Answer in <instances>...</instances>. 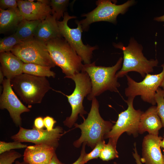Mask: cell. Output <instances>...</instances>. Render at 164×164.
I'll list each match as a JSON object with an SVG mask.
<instances>
[{"label": "cell", "mask_w": 164, "mask_h": 164, "mask_svg": "<svg viewBox=\"0 0 164 164\" xmlns=\"http://www.w3.org/2000/svg\"><path fill=\"white\" fill-rule=\"evenodd\" d=\"M91 106L87 118H83L80 124L75 123V128L81 130L79 138L75 141L73 145L79 147L83 143L93 149L99 142L104 140V137L111 129L113 124L109 121L104 120L99 112V104L96 97L92 100Z\"/></svg>", "instance_id": "obj_1"}, {"label": "cell", "mask_w": 164, "mask_h": 164, "mask_svg": "<svg viewBox=\"0 0 164 164\" xmlns=\"http://www.w3.org/2000/svg\"><path fill=\"white\" fill-rule=\"evenodd\" d=\"M123 61V58L120 57L112 67L97 66L95 62L83 65L82 71L88 74L92 84L91 92L87 96L88 100H92L107 91L118 92L120 84L116 74L122 67Z\"/></svg>", "instance_id": "obj_2"}, {"label": "cell", "mask_w": 164, "mask_h": 164, "mask_svg": "<svg viewBox=\"0 0 164 164\" xmlns=\"http://www.w3.org/2000/svg\"><path fill=\"white\" fill-rule=\"evenodd\" d=\"M114 47L121 50L123 53V62L121 70L116 73L118 78L126 76L131 71L139 73L142 77L153 71V68L157 67V59L148 60L142 53L143 47L134 38H131L127 46L121 43L113 44Z\"/></svg>", "instance_id": "obj_3"}, {"label": "cell", "mask_w": 164, "mask_h": 164, "mask_svg": "<svg viewBox=\"0 0 164 164\" xmlns=\"http://www.w3.org/2000/svg\"><path fill=\"white\" fill-rule=\"evenodd\" d=\"M56 66L60 67L65 78L70 77L82 70V59L63 37L50 40L45 43Z\"/></svg>", "instance_id": "obj_4"}, {"label": "cell", "mask_w": 164, "mask_h": 164, "mask_svg": "<svg viewBox=\"0 0 164 164\" xmlns=\"http://www.w3.org/2000/svg\"><path fill=\"white\" fill-rule=\"evenodd\" d=\"M11 86L23 101L28 104L40 103L51 89L46 77L22 73L10 80Z\"/></svg>", "instance_id": "obj_5"}, {"label": "cell", "mask_w": 164, "mask_h": 164, "mask_svg": "<svg viewBox=\"0 0 164 164\" xmlns=\"http://www.w3.org/2000/svg\"><path fill=\"white\" fill-rule=\"evenodd\" d=\"M69 78L72 80L75 84V88L71 94L67 95L60 91L53 90L62 94L67 98L71 108L72 112L70 116L66 118L63 123L64 125L70 128L77 120L79 114L83 119L84 118V115L87 113L84 109L83 102L84 97L90 94L92 84L88 75L83 71Z\"/></svg>", "instance_id": "obj_6"}, {"label": "cell", "mask_w": 164, "mask_h": 164, "mask_svg": "<svg viewBox=\"0 0 164 164\" xmlns=\"http://www.w3.org/2000/svg\"><path fill=\"white\" fill-rule=\"evenodd\" d=\"M135 2L134 0H130L117 5L111 0H98L96 2L97 7L91 12L82 15L85 17V19L78 22L84 31L86 30L91 24L95 22L106 21L116 23L118 15L125 14Z\"/></svg>", "instance_id": "obj_7"}, {"label": "cell", "mask_w": 164, "mask_h": 164, "mask_svg": "<svg viewBox=\"0 0 164 164\" xmlns=\"http://www.w3.org/2000/svg\"><path fill=\"white\" fill-rule=\"evenodd\" d=\"M10 52L24 63H35L51 68L56 66L45 43L35 38L21 42Z\"/></svg>", "instance_id": "obj_8"}, {"label": "cell", "mask_w": 164, "mask_h": 164, "mask_svg": "<svg viewBox=\"0 0 164 164\" xmlns=\"http://www.w3.org/2000/svg\"><path fill=\"white\" fill-rule=\"evenodd\" d=\"M161 66L162 70L161 73L155 74H147L144 79L140 82L135 81L126 75L128 87L125 90L126 96L135 98L140 96L144 101L155 105L156 104L155 94L164 77V63Z\"/></svg>", "instance_id": "obj_9"}, {"label": "cell", "mask_w": 164, "mask_h": 164, "mask_svg": "<svg viewBox=\"0 0 164 164\" xmlns=\"http://www.w3.org/2000/svg\"><path fill=\"white\" fill-rule=\"evenodd\" d=\"M134 98L128 97L125 101L128 105L126 110L118 114V118L111 129L105 135L104 139L110 138L117 144L121 135L126 132L134 137L138 135V128L140 117L144 112L135 110L133 103Z\"/></svg>", "instance_id": "obj_10"}, {"label": "cell", "mask_w": 164, "mask_h": 164, "mask_svg": "<svg viewBox=\"0 0 164 164\" xmlns=\"http://www.w3.org/2000/svg\"><path fill=\"white\" fill-rule=\"evenodd\" d=\"M76 17L70 16L68 12H65L62 21H57L60 33L70 46L81 58L85 64L91 63L93 51L97 49L96 46H91L84 45L82 40L83 29L78 21H76L77 27L71 28L68 25V21L75 19Z\"/></svg>", "instance_id": "obj_11"}, {"label": "cell", "mask_w": 164, "mask_h": 164, "mask_svg": "<svg viewBox=\"0 0 164 164\" xmlns=\"http://www.w3.org/2000/svg\"><path fill=\"white\" fill-rule=\"evenodd\" d=\"M60 126L56 127L51 131L46 129H38L33 128L27 129L19 127L18 132L11 136L14 141L20 142H29L35 144H45L53 147L55 149L59 145V141L65 133Z\"/></svg>", "instance_id": "obj_12"}, {"label": "cell", "mask_w": 164, "mask_h": 164, "mask_svg": "<svg viewBox=\"0 0 164 164\" xmlns=\"http://www.w3.org/2000/svg\"><path fill=\"white\" fill-rule=\"evenodd\" d=\"M2 84L3 92L0 98V108L7 109L16 126H21V114L29 112L30 110L17 97L11 86L10 79H4Z\"/></svg>", "instance_id": "obj_13"}, {"label": "cell", "mask_w": 164, "mask_h": 164, "mask_svg": "<svg viewBox=\"0 0 164 164\" xmlns=\"http://www.w3.org/2000/svg\"><path fill=\"white\" fill-rule=\"evenodd\" d=\"M18 0V8L24 19L42 21L51 13L50 1Z\"/></svg>", "instance_id": "obj_14"}, {"label": "cell", "mask_w": 164, "mask_h": 164, "mask_svg": "<svg viewBox=\"0 0 164 164\" xmlns=\"http://www.w3.org/2000/svg\"><path fill=\"white\" fill-rule=\"evenodd\" d=\"M161 136L148 134L144 137L142 144L141 161L145 164H164L160 143Z\"/></svg>", "instance_id": "obj_15"}, {"label": "cell", "mask_w": 164, "mask_h": 164, "mask_svg": "<svg viewBox=\"0 0 164 164\" xmlns=\"http://www.w3.org/2000/svg\"><path fill=\"white\" fill-rule=\"evenodd\" d=\"M56 149L45 144L27 146L23 155L24 161L29 164H48Z\"/></svg>", "instance_id": "obj_16"}, {"label": "cell", "mask_w": 164, "mask_h": 164, "mask_svg": "<svg viewBox=\"0 0 164 164\" xmlns=\"http://www.w3.org/2000/svg\"><path fill=\"white\" fill-rule=\"evenodd\" d=\"M162 127L161 120L157 113L156 106L153 105L142 114L138 133L147 132L149 134L158 136L159 131Z\"/></svg>", "instance_id": "obj_17"}, {"label": "cell", "mask_w": 164, "mask_h": 164, "mask_svg": "<svg viewBox=\"0 0 164 164\" xmlns=\"http://www.w3.org/2000/svg\"><path fill=\"white\" fill-rule=\"evenodd\" d=\"M62 37L56 18L52 15L41 21L37 26L34 38L44 43L53 39Z\"/></svg>", "instance_id": "obj_18"}, {"label": "cell", "mask_w": 164, "mask_h": 164, "mask_svg": "<svg viewBox=\"0 0 164 164\" xmlns=\"http://www.w3.org/2000/svg\"><path fill=\"white\" fill-rule=\"evenodd\" d=\"M0 69L7 79L10 80L23 73L24 63L11 52L0 54Z\"/></svg>", "instance_id": "obj_19"}, {"label": "cell", "mask_w": 164, "mask_h": 164, "mask_svg": "<svg viewBox=\"0 0 164 164\" xmlns=\"http://www.w3.org/2000/svg\"><path fill=\"white\" fill-rule=\"evenodd\" d=\"M18 7L3 10L0 9V33L16 29L23 19Z\"/></svg>", "instance_id": "obj_20"}, {"label": "cell", "mask_w": 164, "mask_h": 164, "mask_svg": "<svg viewBox=\"0 0 164 164\" xmlns=\"http://www.w3.org/2000/svg\"><path fill=\"white\" fill-rule=\"evenodd\" d=\"M41 21L23 19L18 25L15 33L22 42L32 39L34 38L37 26Z\"/></svg>", "instance_id": "obj_21"}, {"label": "cell", "mask_w": 164, "mask_h": 164, "mask_svg": "<svg viewBox=\"0 0 164 164\" xmlns=\"http://www.w3.org/2000/svg\"><path fill=\"white\" fill-rule=\"evenodd\" d=\"M50 69V67L39 64L24 63L23 73L36 76L54 78L56 74Z\"/></svg>", "instance_id": "obj_22"}, {"label": "cell", "mask_w": 164, "mask_h": 164, "mask_svg": "<svg viewBox=\"0 0 164 164\" xmlns=\"http://www.w3.org/2000/svg\"><path fill=\"white\" fill-rule=\"evenodd\" d=\"M117 144L110 138L107 144H105L101 151L99 158L103 161H108L119 157L116 148Z\"/></svg>", "instance_id": "obj_23"}, {"label": "cell", "mask_w": 164, "mask_h": 164, "mask_svg": "<svg viewBox=\"0 0 164 164\" xmlns=\"http://www.w3.org/2000/svg\"><path fill=\"white\" fill-rule=\"evenodd\" d=\"M69 2V1L68 0L50 1L51 13L52 15L55 17L57 21H59L61 17H63Z\"/></svg>", "instance_id": "obj_24"}, {"label": "cell", "mask_w": 164, "mask_h": 164, "mask_svg": "<svg viewBox=\"0 0 164 164\" xmlns=\"http://www.w3.org/2000/svg\"><path fill=\"white\" fill-rule=\"evenodd\" d=\"M22 42L15 33L1 39L0 53L11 51L16 45Z\"/></svg>", "instance_id": "obj_25"}, {"label": "cell", "mask_w": 164, "mask_h": 164, "mask_svg": "<svg viewBox=\"0 0 164 164\" xmlns=\"http://www.w3.org/2000/svg\"><path fill=\"white\" fill-rule=\"evenodd\" d=\"M157 113L159 117L164 129V90L159 87L155 96Z\"/></svg>", "instance_id": "obj_26"}, {"label": "cell", "mask_w": 164, "mask_h": 164, "mask_svg": "<svg viewBox=\"0 0 164 164\" xmlns=\"http://www.w3.org/2000/svg\"><path fill=\"white\" fill-rule=\"evenodd\" d=\"M22 156L21 154L13 150L6 152L0 155V164H12L16 159Z\"/></svg>", "instance_id": "obj_27"}, {"label": "cell", "mask_w": 164, "mask_h": 164, "mask_svg": "<svg viewBox=\"0 0 164 164\" xmlns=\"http://www.w3.org/2000/svg\"><path fill=\"white\" fill-rule=\"evenodd\" d=\"M27 147V145L22 144L19 142L14 141L8 142L0 141V154L13 149L26 148Z\"/></svg>", "instance_id": "obj_28"}, {"label": "cell", "mask_w": 164, "mask_h": 164, "mask_svg": "<svg viewBox=\"0 0 164 164\" xmlns=\"http://www.w3.org/2000/svg\"><path fill=\"white\" fill-rule=\"evenodd\" d=\"M105 144L104 140L99 142L96 144L92 151L88 153H86L84 159L85 163L91 159H97L99 157L101 152Z\"/></svg>", "instance_id": "obj_29"}, {"label": "cell", "mask_w": 164, "mask_h": 164, "mask_svg": "<svg viewBox=\"0 0 164 164\" xmlns=\"http://www.w3.org/2000/svg\"><path fill=\"white\" fill-rule=\"evenodd\" d=\"M17 7H18V0H0V9L5 10V9H8Z\"/></svg>", "instance_id": "obj_30"}, {"label": "cell", "mask_w": 164, "mask_h": 164, "mask_svg": "<svg viewBox=\"0 0 164 164\" xmlns=\"http://www.w3.org/2000/svg\"><path fill=\"white\" fill-rule=\"evenodd\" d=\"M44 126L49 131H52L53 129V126L56 122V121L52 117L47 116L43 118Z\"/></svg>", "instance_id": "obj_31"}, {"label": "cell", "mask_w": 164, "mask_h": 164, "mask_svg": "<svg viewBox=\"0 0 164 164\" xmlns=\"http://www.w3.org/2000/svg\"><path fill=\"white\" fill-rule=\"evenodd\" d=\"M44 127L43 118L41 117H38L35 119L33 128L38 129H43Z\"/></svg>", "instance_id": "obj_32"}, {"label": "cell", "mask_w": 164, "mask_h": 164, "mask_svg": "<svg viewBox=\"0 0 164 164\" xmlns=\"http://www.w3.org/2000/svg\"><path fill=\"white\" fill-rule=\"evenodd\" d=\"M86 144L85 143L82 144V147L80 156L78 159L72 164H85L84 157L86 154L85 151V147Z\"/></svg>", "instance_id": "obj_33"}, {"label": "cell", "mask_w": 164, "mask_h": 164, "mask_svg": "<svg viewBox=\"0 0 164 164\" xmlns=\"http://www.w3.org/2000/svg\"><path fill=\"white\" fill-rule=\"evenodd\" d=\"M134 146V147L133 149L134 152H132V155L135 160V162L136 164H142V163L141 161L140 157L138 153L136 143H135Z\"/></svg>", "instance_id": "obj_34"}, {"label": "cell", "mask_w": 164, "mask_h": 164, "mask_svg": "<svg viewBox=\"0 0 164 164\" xmlns=\"http://www.w3.org/2000/svg\"><path fill=\"white\" fill-rule=\"evenodd\" d=\"M48 164H64L61 162L58 159L55 153L53 155L52 158Z\"/></svg>", "instance_id": "obj_35"}, {"label": "cell", "mask_w": 164, "mask_h": 164, "mask_svg": "<svg viewBox=\"0 0 164 164\" xmlns=\"http://www.w3.org/2000/svg\"><path fill=\"white\" fill-rule=\"evenodd\" d=\"M154 20L159 22H164V15L155 17Z\"/></svg>", "instance_id": "obj_36"}, {"label": "cell", "mask_w": 164, "mask_h": 164, "mask_svg": "<svg viewBox=\"0 0 164 164\" xmlns=\"http://www.w3.org/2000/svg\"><path fill=\"white\" fill-rule=\"evenodd\" d=\"M4 77H5L2 71L0 69V84H2L4 79Z\"/></svg>", "instance_id": "obj_37"}, {"label": "cell", "mask_w": 164, "mask_h": 164, "mask_svg": "<svg viewBox=\"0 0 164 164\" xmlns=\"http://www.w3.org/2000/svg\"><path fill=\"white\" fill-rule=\"evenodd\" d=\"M160 145L161 148H163L164 150V135L163 138L162 140L160 143Z\"/></svg>", "instance_id": "obj_38"}, {"label": "cell", "mask_w": 164, "mask_h": 164, "mask_svg": "<svg viewBox=\"0 0 164 164\" xmlns=\"http://www.w3.org/2000/svg\"><path fill=\"white\" fill-rule=\"evenodd\" d=\"M15 164H29L28 163L23 161L22 162H20L19 161H16L15 162Z\"/></svg>", "instance_id": "obj_39"}, {"label": "cell", "mask_w": 164, "mask_h": 164, "mask_svg": "<svg viewBox=\"0 0 164 164\" xmlns=\"http://www.w3.org/2000/svg\"><path fill=\"white\" fill-rule=\"evenodd\" d=\"M160 87H162V88L164 90V77L162 81Z\"/></svg>", "instance_id": "obj_40"}, {"label": "cell", "mask_w": 164, "mask_h": 164, "mask_svg": "<svg viewBox=\"0 0 164 164\" xmlns=\"http://www.w3.org/2000/svg\"><path fill=\"white\" fill-rule=\"evenodd\" d=\"M163 160H164V150H163Z\"/></svg>", "instance_id": "obj_41"}, {"label": "cell", "mask_w": 164, "mask_h": 164, "mask_svg": "<svg viewBox=\"0 0 164 164\" xmlns=\"http://www.w3.org/2000/svg\"><path fill=\"white\" fill-rule=\"evenodd\" d=\"M113 164H118V163L117 162H114L113 163Z\"/></svg>", "instance_id": "obj_42"}]
</instances>
